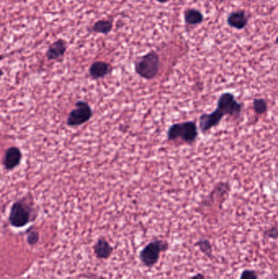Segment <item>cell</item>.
<instances>
[{
  "label": "cell",
  "instance_id": "1",
  "mask_svg": "<svg viewBox=\"0 0 278 279\" xmlns=\"http://www.w3.org/2000/svg\"><path fill=\"white\" fill-rule=\"evenodd\" d=\"M242 111V104L236 100L230 93H224L219 96L217 108L210 114H204L199 118V126L201 132H208L216 127L225 115H239Z\"/></svg>",
  "mask_w": 278,
  "mask_h": 279
},
{
  "label": "cell",
  "instance_id": "2",
  "mask_svg": "<svg viewBox=\"0 0 278 279\" xmlns=\"http://www.w3.org/2000/svg\"><path fill=\"white\" fill-rule=\"evenodd\" d=\"M168 248L169 243L168 241L154 239L140 251L139 259L143 266L146 268H153L159 262L161 253L166 252Z\"/></svg>",
  "mask_w": 278,
  "mask_h": 279
},
{
  "label": "cell",
  "instance_id": "3",
  "mask_svg": "<svg viewBox=\"0 0 278 279\" xmlns=\"http://www.w3.org/2000/svg\"><path fill=\"white\" fill-rule=\"evenodd\" d=\"M33 209L24 200H18L13 202L10 208L8 220L14 228H23L31 220Z\"/></svg>",
  "mask_w": 278,
  "mask_h": 279
},
{
  "label": "cell",
  "instance_id": "4",
  "mask_svg": "<svg viewBox=\"0 0 278 279\" xmlns=\"http://www.w3.org/2000/svg\"><path fill=\"white\" fill-rule=\"evenodd\" d=\"M197 136L198 130L197 125L192 121L172 125L168 132V140L170 141L181 139L187 143L194 142Z\"/></svg>",
  "mask_w": 278,
  "mask_h": 279
},
{
  "label": "cell",
  "instance_id": "5",
  "mask_svg": "<svg viewBox=\"0 0 278 279\" xmlns=\"http://www.w3.org/2000/svg\"><path fill=\"white\" fill-rule=\"evenodd\" d=\"M93 115V109L90 104L85 100H78L75 103V108L70 112L66 124L70 127H77L88 123Z\"/></svg>",
  "mask_w": 278,
  "mask_h": 279
},
{
  "label": "cell",
  "instance_id": "6",
  "mask_svg": "<svg viewBox=\"0 0 278 279\" xmlns=\"http://www.w3.org/2000/svg\"><path fill=\"white\" fill-rule=\"evenodd\" d=\"M159 71V57L156 53L150 52L141 57L136 64V71L145 80L154 79Z\"/></svg>",
  "mask_w": 278,
  "mask_h": 279
},
{
  "label": "cell",
  "instance_id": "7",
  "mask_svg": "<svg viewBox=\"0 0 278 279\" xmlns=\"http://www.w3.org/2000/svg\"><path fill=\"white\" fill-rule=\"evenodd\" d=\"M21 160H22L21 150L18 147L11 146L5 151L2 164L6 170L12 171L20 165Z\"/></svg>",
  "mask_w": 278,
  "mask_h": 279
},
{
  "label": "cell",
  "instance_id": "8",
  "mask_svg": "<svg viewBox=\"0 0 278 279\" xmlns=\"http://www.w3.org/2000/svg\"><path fill=\"white\" fill-rule=\"evenodd\" d=\"M67 50V43L63 39H57V41L52 43L46 52V57L49 61L59 62L62 60Z\"/></svg>",
  "mask_w": 278,
  "mask_h": 279
},
{
  "label": "cell",
  "instance_id": "9",
  "mask_svg": "<svg viewBox=\"0 0 278 279\" xmlns=\"http://www.w3.org/2000/svg\"><path fill=\"white\" fill-rule=\"evenodd\" d=\"M93 251L95 257L99 260H107L113 254V248L110 243L107 241L106 238L100 237L98 238L96 243L93 247Z\"/></svg>",
  "mask_w": 278,
  "mask_h": 279
},
{
  "label": "cell",
  "instance_id": "10",
  "mask_svg": "<svg viewBox=\"0 0 278 279\" xmlns=\"http://www.w3.org/2000/svg\"><path fill=\"white\" fill-rule=\"evenodd\" d=\"M110 70V66L106 62H95L89 68V75L93 80H99L109 75Z\"/></svg>",
  "mask_w": 278,
  "mask_h": 279
},
{
  "label": "cell",
  "instance_id": "11",
  "mask_svg": "<svg viewBox=\"0 0 278 279\" xmlns=\"http://www.w3.org/2000/svg\"><path fill=\"white\" fill-rule=\"evenodd\" d=\"M228 23L233 27L242 29L247 25V20L243 12H234L229 16Z\"/></svg>",
  "mask_w": 278,
  "mask_h": 279
},
{
  "label": "cell",
  "instance_id": "12",
  "mask_svg": "<svg viewBox=\"0 0 278 279\" xmlns=\"http://www.w3.org/2000/svg\"><path fill=\"white\" fill-rule=\"evenodd\" d=\"M113 24L110 21L107 20H99L93 25L92 30L98 34H109V32L112 30Z\"/></svg>",
  "mask_w": 278,
  "mask_h": 279
},
{
  "label": "cell",
  "instance_id": "13",
  "mask_svg": "<svg viewBox=\"0 0 278 279\" xmlns=\"http://www.w3.org/2000/svg\"><path fill=\"white\" fill-rule=\"evenodd\" d=\"M196 246L199 248L200 252H201L202 254L205 255V256H206V257H208V258H212V245H211V243H210L208 239H206V238L199 239L197 243H196Z\"/></svg>",
  "mask_w": 278,
  "mask_h": 279
},
{
  "label": "cell",
  "instance_id": "14",
  "mask_svg": "<svg viewBox=\"0 0 278 279\" xmlns=\"http://www.w3.org/2000/svg\"><path fill=\"white\" fill-rule=\"evenodd\" d=\"M185 21L190 25L198 24L202 21V15L197 10H188L185 13Z\"/></svg>",
  "mask_w": 278,
  "mask_h": 279
},
{
  "label": "cell",
  "instance_id": "15",
  "mask_svg": "<svg viewBox=\"0 0 278 279\" xmlns=\"http://www.w3.org/2000/svg\"><path fill=\"white\" fill-rule=\"evenodd\" d=\"M254 109L259 114H262L268 109L267 102L264 99H255L253 103Z\"/></svg>",
  "mask_w": 278,
  "mask_h": 279
},
{
  "label": "cell",
  "instance_id": "16",
  "mask_svg": "<svg viewBox=\"0 0 278 279\" xmlns=\"http://www.w3.org/2000/svg\"><path fill=\"white\" fill-rule=\"evenodd\" d=\"M26 241H27L29 245L34 246L37 244L39 241V232L36 231V230H33V229L28 230Z\"/></svg>",
  "mask_w": 278,
  "mask_h": 279
},
{
  "label": "cell",
  "instance_id": "17",
  "mask_svg": "<svg viewBox=\"0 0 278 279\" xmlns=\"http://www.w3.org/2000/svg\"><path fill=\"white\" fill-rule=\"evenodd\" d=\"M240 279H259V277L255 270H244L241 273Z\"/></svg>",
  "mask_w": 278,
  "mask_h": 279
},
{
  "label": "cell",
  "instance_id": "18",
  "mask_svg": "<svg viewBox=\"0 0 278 279\" xmlns=\"http://www.w3.org/2000/svg\"><path fill=\"white\" fill-rule=\"evenodd\" d=\"M265 235L267 238L276 240L277 238H278V228H277V226L270 228V229H268V230L265 232Z\"/></svg>",
  "mask_w": 278,
  "mask_h": 279
},
{
  "label": "cell",
  "instance_id": "19",
  "mask_svg": "<svg viewBox=\"0 0 278 279\" xmlns=\"http://www.w3.org/2000/svg\"><path fill=\"white\" fill-rule=\"evenodd\" d=\"M206 279V277H205V275L199 273V274L193 275V276H192V277L190 278V279Z\"/></svg>",
  "mask_w": 278,
  "mask_h": 279
},
{
  "label": "cell",
  "instance_id": "20",
  "mask_svg": "<svg viewBox=\"0 0 278 279\" xmlns=\"http://www.w3.org/2000/svg\"><path fill=\"white\" fill-rule=\"evenodd\" d=\"M5 57H6V56H5V55H0V62H1L2 60L4 59ZM3 75H4V73H3V71H2V69H0V80L2 79Z\"/></svg>",
  "mask_w": 278,
  "mask_h": 279
},
{
  "label": "cell",
  "instance_id": "21",
  "mask_svg": "<svg viewBox=\"0 0 278 279\" xmlns=\"http://www.w3.org/2000/svg\"><path fill=\"white\" fill-rule=\"evenodd\" d=\"M157 1H159V2H166L167 1H168V0H157Z\"/></svg>",
  "mask_w": 278,
  "mask_h": 279
},
{
  "label": "cell",
  "instance_id": "22",
  "mask_svg": "<svg viewBox=\"0 0 278 279\" xmlns=\"http://www.w3.org/2000/svg\"><path fill=\"white\" fill-rule=\"evenodd\" d=\"M0 8H1V5H0Z\"/></svg>",
  "mask_w": 278,
  "mask_h": 279
}]
</instances>
